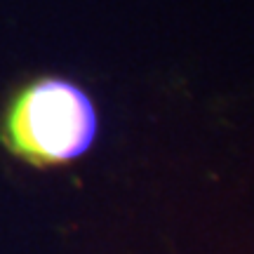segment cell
<instances>
[{"label":"cell","mask_w":254,"mask_h":254,"mask_svg":"<svg viewBox=\"0 0 254 254\" xmlns=\"http://www.w3.org/2000/svg\"><path fill=\"white\" fill-rule=\"evenodd\" d=\"M97 111L80 85L64 78H38L9 99L0 139L12 155L36 167L80 158L97 136Z\"/></svg>","instance_id":"1"}]
</instances>
